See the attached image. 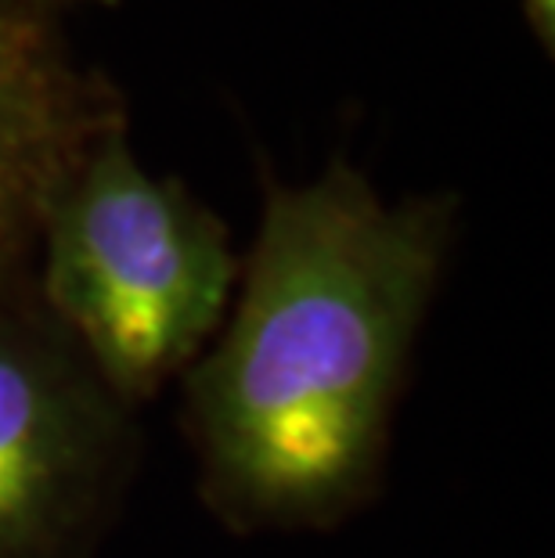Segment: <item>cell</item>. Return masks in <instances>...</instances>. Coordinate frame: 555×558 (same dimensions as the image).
I'll list each match as a JSON object with an SVG mask.
<instances>
[{
	"label": "cell",
	"instance_id": "8992f818",
	"mask_svg": "<svg viewBox=\"0 0 555 558\" xmlns=\"http://www.w3.org/2000/svg\"><path fill=\"white\" fill-rule=\"evenodd\" d=\"M62 4H101V8H112V4H120V0H62Z\"/></svg>",
	"mask_w": 555,
	"mask_h": 558
},
{
	"label": "cell",
	"instance_id": "5b68a950",
	"mask_svg": "<svg viewBox=\"0 0 555 558\" xmlns=\"http://www.w3.org/2000/svg\"><path fill=\"white\" fill-rule=\"evenodd\" d=\"M527 22L534 29V37L545 44V51H552L555 44V0H523Z\"/></svg>",
	"mask_w": 555,
	"mask_h": 558
},
{
	"label": "cell",
	"instance_id": "6da1fadb",
	"mask_svg": "<svg viewBox=\"0 0 555 558\" xmlns=\"http://www.w3.org/2000/svg\"><path fill=\"white\" fill-rule=\"evenodd\" d=\"M455 234V192L389 202L347 156L267 181L224 325L181 378L198 497L224 530L325 533L379 497Z\"/></svg>",
	"mask_w": 555,
	"mask_h": 558
},
{
	"label": "cell",
	"instance_id": "3957f363",
	"mask_svg": "<svg viewBox=\"0 0 555 558\" xmlns=\"http://www.w3.org/2000/svg\"><path fill=\"white\" fill-rule=\"evenodd\" d=\"M137 465V411L37 295L0 306V558H98Z\"/></svg>",
	"mask_w": 555,
	"mask_h": 558
},
{
	"label": "cell",
	"instance_id": "277c9868",
	"mask_svg": "<svg viewBox=\"0 0 555 558\" xmlns=\"http://www.w3.org/2000/svg\"><path fill=\"white\" fill-rule=\"evenodd\" d=\"M123 123L120 90L65 37L62 0H0V306L33 292L55 202Z\"/></svg>",
	"mask_w": 555,
	"mask_h": 558
},
{
	"label": "cell",
	"instance_id": "7a4b0ae2",
	"mask_svg": "<svg viewBox=\"0 0 555 558\" xmlns=\"http://www.w3.org/2000/svg\"><path fill=\"white\" fill-rule=\"evenodd\" d=\"M242 259L177 177L152 173L109 130L44 223L33 295L123 403L184 378L224 325Z\"/></svg>",
	"mask_w": 555,
	"mask_h": 558
}]
</instances>
